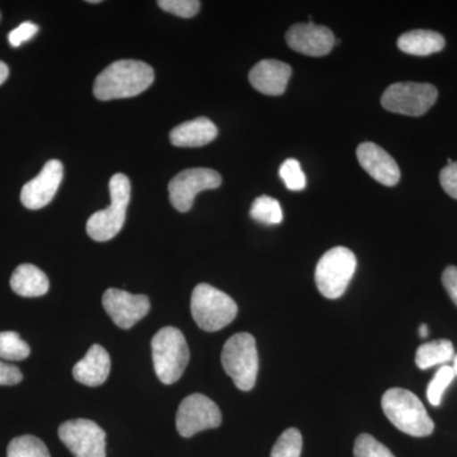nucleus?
<instances>
[{
  "label": "nucleus",
  "mask_w": 457,
  "mask_h": 457,
  "mask_svg": "<svg viewBox=\"0 0 457 457\" xmlns=\"http://www.w3.org/2000/svg\"><path fill=\"white\" fill-rule=\"evenodd\" d=\"M23 376L21 370L14 365L0 361V385H17L22 381Z\"/></svg>",
  "instance_id": "obj_32"
},
{
  "label": "nucleus",
  "mask_w": 457,
  "mask_h": 457,
  "mask_svg": "<svg viewBox=\"0 0 457 457\" xmlns=\"http://www.w3.org/2000/svg\"><path fill=\"white\" fill-rule=\"evenodd\" d=\"M11 287L22 297H40L47 294L49 278L38 267L33 264H21L11 278Z\"/></svg>",
  "instance_id": "obj_19"
},
{
  "label": "nucleus",
  "mask_w": 457,
  "mask_h": 457,
  "mask_svg": "<svg viewBox=\"0 0 457 457\" xmlns=\"http://www.w3.org/2000/svg\"><path fill=\"white\" fill-rule=\"evenodd\" d=\"M102 303L114 324L121 329H130L150 311V300L145 295H132L117 288H108Z\"/></svg>",
  "instance_id": "obj_12"
},
{
  "label": "nucleus",
  "mask_w": 457,
  "mask_h": 457,
  "mask_svg": "<svg viewBox=\"0 0 457 457\" xmlns=\"http://www.w3.org/2000/svg\"><path fill=\"white\" fill-rule=\"evenodd\" d=\"M361 167L381 185L393 187L400 180L399 165L389 153L374 143H362L357 147Z\"/></svg>",
  "instance_id": "obj_15"
},
{
  "label": "nucleus",
  "mask_w": 457,
  "mask_h": 457,
  "mask_svg": "<svg viewBox=\"0 0 457 457\" xmlns=\"http://www.w3.org/2000/svg\"><path fill=\"white\" fill-rule=\"evenodd\" d=\"M442 284L446 288L447 294L457 306V267L449 266L442 273Z\"/></svg>",
  "instance_id": "obj_33"
},
{
  "label": "nucleus",
  "mask_w": 457,
  "mask_h": 457,
  "mask_svg": "<svg viewBox=\"0 0 457 457\" xmlns=\"http://www.w3.org/2000/svg\"><path fill=\"white\" fill-rule=\"evenodd\" d=\"M440 182L445 192L457 200V162H453L441 170Z\"/></svg>",
  "instance_id": "obj_31"
},
{
  "label": "nucleus",
  "mask_w": 457,
  "mask_h": 457,
  "mask_svg": "<svg viewBox=\"0 0 457 457\" xmlns=\"http://www.w3.org/2000/svg\"><path fill=\"white\" fill-rule=\"evenodd\" d=\"M279 177L290 191H302L306 186V177L296 159H287L279 168Z\"/></svg>",
  "instance_id": "obj_28"
},
{
  "label": "nucleus",
  "mask_w": 457,
  "mask_h": 457,
  "mask_svg": "<svg viewBox=\"0 0 457 457\" xmlns=\"http://www.w3.org/2000/svg\"><path fill=\"white\" fill-rule=\"evenodd\" d=\"M9 69L5 62H0V86L8 79Z\"/></svg>",
  "instance_id": "obj_34"
},
{
  "label": "nucleus",
  "mask_w": 457,
  "mask_h": 457,
  "mask_svg": "<svg viewBox=\"0 0 457 457\" xmlns=\"http://www.w3.org/2000/svg\"><path fill=\"white\" fill-rule=\"evenodd\" d=\"M111 204L93 213L87 221V233L96 242H108L121 231L131 197V183L125 174H114L110 180Z\"/></svg>",
  "instance_id": "obj_4"
},
{
  "label": "nucleus",
  "mask_w": 457,
  "mask_h": 457,
  "mask_svg": "<svg viewBox=\"0 0 457 457\" xmlns=\"http://www.w3.org/2000/svg\"><path fill=\"white\" fill-rule=\"evenodd\" d=\"M59 437L75 457H106V432L93 420H68Z\"/></svg>",
  "instance_id": "obj_11"
},
{
  "label": "nucleus",
  "mask_w": 457,
  "mask_h": 457,
  "mask_svg": "<svg viewBox=\"0 0 457 457\" xmlns=\"http://www.w3.org/2000/svg\"><path fill=\"white\" fill-rule=\"evenodd\" d=\"M293 69L278 60H262L249 73V82L258 92L267 96L284 95Z\"/></svg>",
  "instance_id": "obj_16"
},
{
  "label": "nucleus",
  "mask_w": 457,
  "mask_h": 457,
  "mask_svg": "<svg viewBox=\"0 0 457 457\" xmlns=\"http://www.w3.org/2000/svg\"><path fill=\"white\" fill-rule=\"evenodd\" d=\"M438 90L428 83H395L387 87L381 104L389 112L420 117L436 104Z\"/></svg>",
  "instance_id": "obj_8"
},
{
  "label": "nucleus",
  "mask_w": 457,
  "mask_h": 457,
  "mask_svg": "<svg viewBox=\"0 0 457 457\" xmlns=\"http://www.w3.org/2000/svg\"><path fill=\"white\" fill-rule=\"evenodd\" d=\"M29 353V345L16 332H0V359L22 361Z\"/></svg>",
  "instance_id": "obj_24"
},
{
  "label": "nucleus",
  "mask_w": 457,
  "mask_h": 457,
  "mask_svg": "<svg viewBox=\"0 0 457 457\" xmlns=\"http://www.w3.org/2000/svg\"><path fill=\"white\" fill-rule=\"evenodd\" d=\"M64 167L60 161L53 159L42 168L41 173L23 186L21 201L29 210H40L47 206L55 197L62 182Z\"/></svg>",
  "instance_id": "obj_13"
},
{
  "label": "nucleus",
  "mask_w": 457,
  "mask_h": 457,
  "mask_svg": "<svg viewBox=\"0 0 457 457\" xmlns=\"http://www.w3.org/2000/svg\"><path fill=\"white\" fill-rule=\"evenodd\" d=\"M155 374L165 385L177 383L187 368L189 350L185 336L174 327L162 328L152 339Z\"/></svg>",
  "instance_id": "obj_3"
},
{
  "label": "nucleus",
  "mask_w": 457,
  "mask_h": 457,
  "mask_svg": "<svg viewBox=\"0 0 457 457\" xmlns=\"http://www.w3.org/2000/svg\"><path fill=\"white\" fill-rule=\"evenodd\" d=\"M221 363L237 389L242 392L253 389L260 370L254 337L245 332L230 337L222 348Z\"/></svg>",
  "instance_id": "obj_5"
},
{
  "label": "nucleus",
  "mask_w": 457,
  "mask_h": 457,
  "mask_svg": "<svg viewBox=\"0 0 457 457\" xmlns=\"http://www.w3.org/2000/svg\"><path fill=\"white\" fill-rule=\"evenodd\" d=\"M453 371H455V376H457V354L455 357H453Z\"/></svg>",
  "instance_id": "obj_36"
},
{
  "label": "nucleus",
  "mask_w": 457,
  "mask_h": 457,
  "mask_svg": "<svg viewBox=\"0 0 457 457\" xmlns=\"http://www.w3.org/2000/svg\"><path fill=\"white\" fill-rule=\"evenodd\" d=\"M252 219L266 225L281 224L284 219L281 204L278 200L269 196L255 198L251 209Z\"/></svg>",
  "instance_id": "obj_23"
},
{
  "label": "nucleus",
  "mask_w": 457,
  "mask_h": 457,
  "mask_svg": "<svg viewBox=\"0 0 457 457\" xmlns=\"http://www.w3.org/2000/svg\"><path fill=\"white\" fill-rule=\"evenodd\" d=\"M455 357V350L449 339H437L420 345L416 353V363L420 370H428L436 365L449 362Z\"/></svg>",
  "instance_id": "obj_21"
},
{
  "label": "nucleus",
  "mask_w": 457,
  "mask_h": 457,
  "mask_svg": "<svg viewBox=\"0 0 457 457\" xmlns=\"http://www.w3.org/2000/svg\"><path fill=\"white\" fill-rule=\"evenodd\" d=\"M221 422L220 409L203 394H192L182 400L177 411V431L186 438L206 429L218 428Z\"/></svg>",
  "instance_id": "obj_10"
},
{
  "label": "nucleus",
  "mask_w": 457,
  "mask_h": 457,
  "mask_svg": "<svg viewBox=\"0 0 457 457\" xmlns=\"http://www.w3.org/2000/svg\"><path fill=\"white\" fill-rule=\"evenodd\" d=\"M110 372V354L99 345H93L84 359L80 360L73 369L75 380L87 386H99L106 383Z\"/></svg>",
  "instance_id": "obj_17"
},
{
  "label": "nucleus",
  "mask_w": 457,
  "mask_h": 457,
  "mask_svg": "<svg viewBox=\"0 0 457 457\" xmlns=\"http://www.w3.org/2000/svg\"><path fill=\"white\" fill-rule=\"evenodd\" d=\"M158 5L168 13L182 18L196 16L201 8L198 0H159Z\"/></svg>",
  "instance_id": "obj_29"
},
{
  "label": "nucleus",
  "mask_w": 457,
  "mask_h": 457,
  "mask_svg": "<svg viewBox=\"0 0 457 457\" xmlns=\"http://www.w3.org/2000/svg\"><path fill=\"white\" fill-rule=\"evenodd\" d=\"M191 312L204 332H218L237 318V305L228 295L213 286L200 284L192 293Z\"/></svg>",
  "instance_id": "obj_6"
},
{
  "label": "nucleus",
  "mask_w": 457,
  "mask_h": 457,
  "mask_svg": "<svg viewBox=\"0 0 457 457\" xmlns=\"http://www.w3.org/2000/svg\"><path fill=\"white\" fill-rule=\"evenodd\" d=\"M455 378V371L451 366H442L435 378H432L428 387H427V399L431 403L433 407H438L442 402V396L446 392L447 387L453 383Z\"/></svg>",
  "instance_id": "obj_26"
},
{
  "label": "nucleus",
  "mask_w": 457,
  "mask_h": 457,
  "mask_svg": "<svg viewBox=\"0 0 457 457\" xmlns=\"http://www.w3.org/2000/svg\"><path fill=\"white\" fill-rule=\"evenodd\" d=\"M286 42L296 53L308 56H326L336 45L335 33L326 26L297 23L286 33Z\"/></svg>",
  "instance_id": "obj_14"
},
{
  "label": "nucleus",
  "mask_w": 457,
  "mask_h": 457,
  "mask_svg": "<svg viewBox=\"0 0 457 457\" xmlns=\"http://www.w3.org/2000/svg\"><path fill=\"white\" fill-rule=\"evenodd\" d=\"M7 457H51L46 445L35 437L26 435L14 438L9 444Z\"/></svg>",
  "instance_id": "obj_22"
},
{
  "label": "nucleus",
  "mask_w": 457,
  "mask_h": 457,
  "mask_svg": "<svg viewBox=\"0 0 457 457\" xmlns=\"http://www.w3.org/2000/svg\"><path fill=\"white\" fill-rule=\"evenodd\" d=\"M170 143L179 147H200L207 145L218 137V128L207 117L180 123L170 131Z\"/></svg>",
  "instance_id": "obj_18"
},
{
  "label": "nucleus",
  "mask_w": 457,
  "mask_h": 457,
  "mask_svg": "<svg viewBox=\"0 0 457 457\" xmlns=\"http://www.w3.org/2000/svg\"><path fill=\"white\" fill-rule=\"evenodd\" d=\"M38 32V27L35 23L25 22L9 33L8 41L13 47L21 46L25 42L31 40L33 36Z\"/></svg>",
  "instance_id": "obj_30"
},
{
  "label": "nucleus",
  "mask_w": 457,
  "mask_h": 457,
  "mask_svg": "<svg viewBox=\"0 0 457 457\" xmlns=\"http://www.w3.org/2000/svg\"><path fill=\"white\" fill-rule=\"evenodd\" d=\"M357 269L356 255L345 246L329 249L315 269L318 290L330 300L339 299L347 290Z\"/></svg>",
  "instance_id": "obj_7"
},
{
  "label": "nucleus",
  "mask_w": 457,
  "mask_h": 457,
  "mask_svg": "<svg viewBox=\"0 0 457 457\" xmlns=\"http://www.w3.org/2000/svg\"><path fill=\"white\" fill-rule=\"evenodd\" d=\"M353 455L354 457H395L392 451L368 433H363L357 437L354 442Z\"/></svg>",
  "instance_id": "obj_27"
},
{
  "label": "nucleus",
  "mask_w": 457,
  "mask_h": 457,
  "mask_svg": "<svg viewBox=\"0 0 457 457\" xmlns=\"http://www.w3.org/2000/svg\"><path fill=\"white\" fill-rule=\"evenodd\" d=\"M381 407L385 416L399 431L413 437H427L435 431V423L416 394L394 387L384 394Z\"/></svg>",
  "instance_id": "obj_2"
},
{
  "label": "nucleus",
  "mask_w": 457,
  "mask_h": 457,
  "mask_svg": "<svg viewBox=\"0 0 457 457\" xmlns=\"http://www.w3.org/2000/svg\"><path fill=\"white\" fill-rule=\"evenodd\" d=\"M420 338H427V336H428V327H427V324H422L420 327Z\"/></svg>",
  "instance_id": "obj_35"
},
{
  "label": "nucleus",
  "mask_w": 457,
  "mask_h": 457,
  "mask_svg": "<svg viewBox=\"0 0 457 457\" xmlns=\"http://www.w3.org/2000/svg\"><path fill=\"white\" fill-rule=\"evenodd\" d=\"M303 450V436L299 429H286L275 446H273L270 457H300Z\"/></svg>",
  "instance_id": "obj_25"
},
{
  "label": "nucleus",
  "mask_w": 457,
  "mask_h": 457,
  "mask_svg": "<svg viewBox=\"0 0 457 457\" xmlns=\"http://www.w3.org/2000/svg\"><path fill=\"white\" fill-rule=\"evenodd\" d=\"M154 82L152 66L139 60H119L96 79L93 93L99 101L137 97Z\"/></svg>",
  "instance_id": "obj_1"
},
{
  "label": "nucleus",
  "mask_w": 457,
  "mask_h": 457,
  "mask_svg": "<svg viewBox=\"0 0 457 457\" xmlns=\"http://www.w3.org/2000/svg\"><path fill=\"white\" fill-rule=\"evenodd\" d=\"M222 179L218 171L209 168H189L177 174L168 185L170 201L179 212H187L194 206L200 192L220 187Z\"/></svg>",
  "instance_id": "obj_9"
},
{
  "label": "nucleus",
  "mask_w": 457,
  "mask_h": 457,
  "mask_svg": "<svg viewBox=\"0 0 457 457\" xmlns=\"http://www.w3.org/2000/svg\"><path fill=\"white\" fill-rule=\"evenodd\" d=\"M446 41L441 33L429 29H414L400 36L398 47L414 56H428L444 50Z\"/></svg>",
  "instance_id": "obj_20"
}]
</instances>
